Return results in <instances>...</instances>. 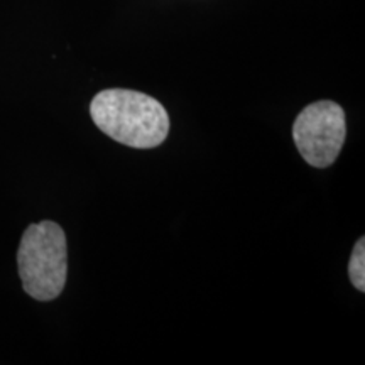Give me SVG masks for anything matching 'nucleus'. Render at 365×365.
Here are the masks:
<instances>
[{
    "label": "nucleus",
    "instance_id": "nucleus-1",
    "mask_svg": "<svg viewBox=\"0 0 365 365\" xmlns=\"http://www.w3.org/2000/svg\"><path fill=\"white\" fill-rule=\"evenodd\" d=\"M90 113L103 134L135 149L161 145L170 134V115L161 102L134 90H103L91 100Z\"/></svg>",
    "mask_w": 365,
    "mask_h": 365
},
{
    "label": "nucleus",
    "instance_id": "nucleus-2",
    "mask_svg": "<svg viewBox=\"0 0 365 365\" xmlns=\"http://www.w3.org/2000/svg\"><path fill=\"white\" fill-rule=\"evenodd\" d=\"M22 287L31 298L51 301L63 293L68 274V247L63 228L51 220L26 228L17 250Z\"/></svg>",
    "mask_w": 365,
    "mask_h": 365
},
{
    "label": "nucleus",
    "instance_id": "nucleus-3",
    "mask_svg": "<svg viewBox=\"0 0 365 365\" xmlns=\"http://www.w3.org/2000/svg\"><path fill=\"white\" fill-rule=\"evenodd\" d=\"M296 148L309 166L328 168L339 158L346 137L345 112L336 102L319 100L308 105L293 125Z\"/></svg>",
    "mask_w": 365,
    "mask_h": 365
},
{
    "label": "nucleus",
    "instance_id": "nucleus-4",
    "mask_svg": "<svg viewBox=\"0 0 365 365\" xmlns=\"http://www.w3.org/2000/svg\"><path fill=\"white\" fill-rule=\"evenodd\" d=\"M349 274L352 284L359 291H365V239L360 237L352 250V257L349 264Z\"/></svg>",
    "mask_w": 365,
    "mask_h": 365
}]
</instances>
